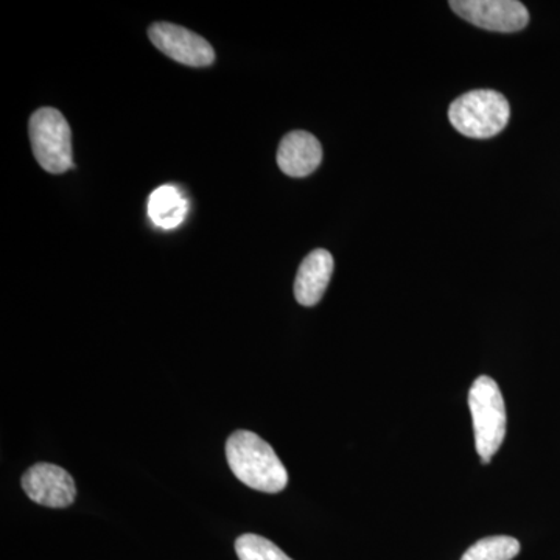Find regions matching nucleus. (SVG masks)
I'll list each match as a JSON object with an SVG mask.
<instances>
[{"instance_id": "f257e3e1", "label": "nucleus", "mask_w": 560, "mask_h": 560, "mask_svg": "<svg viewBox=\"0 0 560 560\" xmlns=\"http://www.w3.org/2000/svg\"><path fill=\"white\" fill-rule=\"evenodd\" d=\"M226 458L232 474L250 489L278 493L289 485V474L275 448L253 431L238 430L231 434Z\"/></svg>"}, {"instance_id": "f03ea898", "label": "nucleus", "mask_w": 560, "mask_h": 560, "mask_svg": "<svg viewBox=\"0 0 560 560\" xmlns=\"http://www.w3.org/2000/svg\"><path fill=\"white\" fill-rule=\"evenodd\" d=\"M511 106L497 91H470L448 108V120L456 131L470 139H489L510 124Z\"/></svg>"}, {"instance_id": "7ed1b4c3", "label": "nucleus", "mask_w": 560, "mask_h": 560, "mask_svg": "<svg viewBox=\"0 0 560 560\" xmlns=\"http://www.w3.org/2000/svg\"><path fill=\"white\" fill-rule=\"evenodd\" d=\"M469 408L474 420L475 447L482 464H489L506 436V407L499 383L481 375L469 390Z\"/></svg>"}, {"instance_id": "20e7f679", "label": "nucleus", "mask_w": 560, "mask_h": 560, "mask_svg": "<svg viewBox=\"0 0 560 560\" xmlns=\"http://www.w3.org/2000/svg\"><path fill=\"white\" fill-rule=\"evenodd\" d=\"M33 153L44 171L60 175L73 167L68 120L58 109L40 108L28 121Z\"/></svg>"}, {"instance_id": "39448f33", "label": "nucleus", "mask_w": 560, "mask_h": 560, "mask_svg": "<svg viewBox=\"0 0 560 560\" xmlns=\"http://www.w3.org/2000/svg\"><path fill=\"white\" fill-rule=\"evenodd\" d=\"M451 7L464 21L489 32H521L529 22L528 10L517 0H452Z\"/></svg>"}, {"instance_id": "423d86ee", "label": "nucleus", "mask_w": 560, "mask_h": 560, "mask_svg": "<svg viewBox=\"0 0 560 560\" xmlns=\"http://www.w3.org/2000/svg\"><path fill=\"white\" fill-rule=\"evenodd\" d=\"M149 36L156 49L180 65L208 68L215 61V51L208 40L179 25L156 22L151 25Z\"/></svg>"}, {"instance_id": "0eeeda50", "label": "nucleus", "mask_w": 560, "mask_h": 560, "mask_svg": "<svg viewBox=\"0 0 560 560\" xmlns=\"http://www.w3.org/2000/svg\"><path fill=\"white\" fill-rule=\"evenodd\" d=\"M22 489L28 499L46 508H68L75 501L77 488L69 471L55 464L40 463L22 477Z\"/></svg>"}, {"instance_id": "6e6552de", "label": "nucleus", "mask_w": 560, "mask_h": 560, "mask_svg": "<svg viewBox=\"0 0 560 560\" xmlns=\"http://www.w3.org/2000/svg\"><path fill=\"white\" fill-rule=\"evenodd\" d=\"M323 162V147L307 131H291L279 143L278 165L291 178L312 175Z\"/></svg>"}, {"instance_id": "1a4fd4ad", "label": "nucleus", "mask_w": 560, "mask_h": 560, "mask_svg": "<svg viewBox=\"0 0 560 560\" xmlns=\"http://www.w3.org/2000/svg\"><path fill=\"white\" fill-rule=\"evenodd\" d=\"M335 261L329 250L315 249L302 260L294 280V296L304 307H313L323 300L331 275H334Z\"/></svg>"}, {"instance_id": "9d476101", "label": "nucleus", "mask_w": 560, "mask_h": 560, "mask_svg": "<svg viewBox=\"0 0 560 560\" xmlns=\"http://www.w3.org/2000/svg\"><path fill=\"white\" fill-rule=\"evenodd\" d=\"M186 212L187 202L175 187L162 186L151 194L149 213L156 226L173 230L183 223Z\"/></svg>"}, {"instance_id": "9b49d317", "label": "nucleus", "mask_w": 560, "mask_h": 560, "mask_svg": "<svg viewBox=\"0 0 560 560\" xmlns=\"http://www.w3.org/2000/svg\"><path fill=\"white\" fill-rule=\"evenodd\" d=\"M521 550V541L514 537L492 536L471 545L460 560H512Z\"/></svg>"}, {"instance_id": "f8f14e48", "label": "nucleus", "mask_w": 560, "mask_h": 560, "mask_svg": "<svg viewBox=\"0 0 560 560\" xmlns=\"http://www.w3.org/2000/svg\"><path fill=\"white\" fill-rule=\"evenodd\" d=\"M235 551L241 560H293L271 540L257 534H243L238 537Z\"/></svg>"}]
</instances>
